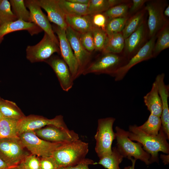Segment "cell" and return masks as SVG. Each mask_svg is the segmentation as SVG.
<instances>
[{
    "mask_svg": "<svg viewBox=\"0 0 169 169\" xmlns=\"http://www.w3.org/2000/svg\"><path fill=\"white\" fill-rule=\"evenodd\" d=\"M128 131L129 138L141 144L143 149L151 156L150 164L159 162L158 153L161 151L168 154L169 145L167 137L162 126L158 135L153 136L147 135L141 131L136 125H130Z\"/></svg>",
    "mask_w": 169,
    "mask_h": 169,
    "instance_id": "1",
    "label": "cell"
},
{
    "mask_svg": "<svg viewBox=\"0 0 169 169\" xmlns=\"http://www.w3.org/2000/svg\"><path fill=\"white\" fill-rule=\"evenodd\" d=\"M88 151V143L79 139L64 144L54 152L52 156L59 168L70 167L84 159Z\"/></svg>",
    "mask_w": 169,
    "mask_h": 169,
    "instance_id": "2",
    "label": "cell"
},
{
    "mask_svg": "<svg viewBox=\"0 0 169 169\" xmlns=\"http://www.w3.org/2000/svg\"><path fill=\"white\" fill-rule=\"evenodd\" d=\"M116 148L124 158L129 160L134 157L144 162L147 165L150 164V155L145 151L141 144L133 142L128 137V131L119 126L115 128Z\"/></svg>",
    "mask_w": 169,
    "mask_h": 169,
    "instance_id": "3",
    "label": "cell"
},
{
    "mask_svg": "<svg viewBox=\"0 0 169 169\" xmlns=\"http://www.w3.org/2000/svg\"><path fill=\"white\" fill-rule=\"evenodd\" d=\"M115 118L108 117L99 119L96 133L94 136L96 141L95 150L99 158L110 154L112 145L116 139L113 126Z\"/></svg>",
    "mask_w": 169,
    "mask_h": 169,
    "instance_id": "4",
    "label": "cell"
},
{
    "mask_svg": "<svg viewBox=\"0 0 169 169\" xmlns=\"http://www.w3.org/2000/svg\"><path fill=\"white\" fill-rule=\"evenodd\" d=\"M18 137L0 139V158L9 167L19 164L30 154Z\"/></svg>",
    "mask_w": 169,
    "mask_h": 169,
    "instance_id": "5",
    "label": "cell"
},
{
    "mask_svg": "<svg viewBox=\"0 0 169 169\" xmlns=\"http://www.w3.org/2000/svg\"><path fill=\"white\" fill-rule=\"evenodd\" d=\"M124 59L117 54L102 53L95 60L89 63L82 75L105 74L113 77L117 70L127 63L125 62Z\"/></svg>",
    "mask_w": 169,
    "mask_h": 169,
    "instance_id": "6",
    "label": "cell"
},
{
    "mask_svg": "<svg viewBox=\"0 0 169 169\" xmlns=\"http://www.w3.org/2000/svg\"><path fill=\"white\" fill-rule=\"evenodd\" d=\"M18 136L31 154L40 157L52 156L57 148L66 143L53 142L44 140L38 137L34 131L23 133Z\"/></svg>",
    "mask_w": 169,
    "mask_h": 169,
    "instance_id": "7",
    "label": "cell"
},
{
    "mask_svg": "<svg viewBox=\"0 0 169 169\" xmlns=\"http://www.w3.org/2000/svg\"><path fill=\"white\" fill-rule=\"evenodd\" d=\"M26 57L32 63L45 62L55 53L60 54L59 46L46 33L42 39L26 48Z\"/></svg>",
    "mask_w": 169,
    "mask_h": 169,
    "instance_id": "8",
    "label": "cell"
},
{
    "mask_svg": "<svg viewBox=\"0 0 169 169\" xmlns=\"http://www.w3.org/2000/svg\"><path fill=\"white\" fill-rule=\"evenodd\" d=\"M50 125L68 129L62 115H57L54 118L49 119L41 116L31 115L25 116L18 120L17 126V132L18 136L23 133L34 131Z\"/></svg>",
    "mask_w": 169,
    "mask_h": 169,
    "instance_id": "9",
    "label": "cell"
},
{
    "mask_svg": "<svg viewBox=\"0 0 169 169\" xmlns=\"http://www.w3.org/2000/svg\"><path fill=\"white\" fill-rule=\"evenodd\" d=\"M53 30L58 35L60 54L63 59L68 65L74 80L79 75V66L73 51L67 40L65 30L56 25L52 26Z\"/></svg>",
    "mask_w": 169,
    "mask_h": 169,
    "instance_id": "10",
    "label": "cell"
},
{
    "mask_svg": "<svg viewBox=\"0 0 169 169\" xmlns=\"http://www.w3.org/2000/svg\"><path fill=\"white\" fill-rule=\"evenodd\" d=\"M40 138L53 142L67 143L79 139V135L73 130L50 125L35 130Z\"/></svg>",
    "mask_w": 169,
    "mask_h": 169,
    "instance_id": "11",
    "label": "cell"
},
{
    "mask_svg": "<svg viewBox=\"0 0 169 169\" xmlns=\"http://www.w3.org/2000/svg\"><path fill=\"white\" fill-rule=\"evenodd\" d=\"M155 36L151 37L124 65L119 68L113 77L115 81L122 80L130 69L137 64L150 59L153 56V51L155 44Z\"/></svg>",
    "mask_w": 169,
    "mask_h": 169,
    "instance_id": "12",
    "label": "cell"
},
{
    "mask_svg": "<svg viewBox=\"0 0 169 169\" xmlns=\"http://www.w3.org/2000/svg\"><path fill=\"white\" fill-rule=\"evenodd\" d=\"M65 32L67 40L79 65L80 76L90 62L91 53L86 50L83 46L78 33L68 25Z\"/></svg>",
    "mask_w": 169,
    "mask_h": 169,
    "instance_id": "13",
    "label": "cell"
},
{
    "mask_svg": "<svg viewBox=\"0 0 169 169\" xmlns=\"http://www.w3.org/2000/svg\"><path fill=\"white\" fill-rule=\"evenodd\" d=\"M25 6L29 10L31 22L33 23L47 33L59 46L58 39L55 35L52 25L47 17L42 12L36 0H24Z\"/></svg>",
    "mask_w": 169,
    "mask_h": 169,
    "instance_id": "14",
    "label": "cell"
},
{
    "mask_svg": "<svg viewBox=\"0 0 169 169\" xmlns=\"http://www.w3.org/2000/svg\"><path fill=\"white\" fill-rule=\"evenodd\" d=\"M45 62L54 71L62 89L66 92L69 91L73 86L74 80L68 65L63 59L52 56Z\"/></svg>",
    "mask_w": 169,
    "mask_h": 169,
    "instance_id": "15",
    "label": "cell"
},
{
    "mask_svg": "<svg viewBox=\"0 0 169 169\" xmlns=\"http://www.w3.org/2000/svg\"><path fill=\"white\" fill-rule=\"evenodd\" d=\"M164 74H158L156 76V83L160 97L162 105V111L160 117L162 129L169 139V109L168 98L169 96V86L166 84L164 82Z\"/></svg>",
    "mask_w": 169,
    "mask_h": 169,
    "instance_id": "16",
    "label": "cell"
},
{
    "mask_svg": "<svg viewBox=\"0 0 169 169\" xmlns=\"http://www.w3.org/2000/svg\"><path fill=\"white\" fill-rule=\"evenodd\" d=\"M38 4L47 13L49 21L66 30L67 27L66 17L58 4V0H36Z\"/></svg>",
    "mask_w": 169,
    "mask_h": 169,
    "instance_id": "17",
    "label": "cell"
},
{
    "mask_svg": "<svg viewBox=\"0 0 169 169\" xmlns=\"http://www.w3.org/2000/svg\"><path fill=\"white\" fill-rule=\"evenodd\" d=\"M27 30L32 36L43 31L39 27L33 23L24 21L21 19L5 23L0 26V44L6 35L20 30Z\"/></svg>",
    "mask_w": 169,
    "mask_h": 169,
    "instance_id": "18",
    "label": "cell"
},
{
    "mask_svg": "<svg viewBox=\"0 0 169 169\" xmlns=\"http://www.w3.org/2000/svg\"><path fill=\"white\" fill-rule=\"evenodd\" d=\"M145 9L147 11L149 15L147 24L149 35L152 37L155 36L163 25L164 21L163 12L160 6L153 3L147 4Z\"/></svg>",
    "mask_w": 169,
    "mask_h": 169,
    "instance_id": "19",
    "label": "cell"
},
{
    "mask_svg": "<svg viewBox=\"0 0 169 169\" xmlns=\"http://www.w3.org/2000/svg\"><path fill=\"white\" fill-rule=\"evenodd\" d=\"M144 102L150 114L160 117L162 105L156 84L154 81L151 90L144 96Z\"/></svg>",
    "mask_w": 169,
    "mask_h": 169,
    "instance_id": "20",
    "label": "cell"
},
{
    "mask_svg": "<svg viewBox=\"0 0 169 169\" xmlns=\"http://www.w3.org/2000/svg\"><path fill=\"white\" fill-rule=\"evenodd\" d=\"M67 25L79 33H82L92 30L94 27L91 16H66Z\"/></svg>",
    "mask_w": 169,
    "mask_h": 169,
    "instance_id": "21",
    "label": "cell"
},
{
    "mask_svg": "<svg viewBox=\"0 0 169 169\" xmlns=\"http://www.w3.org/2000/svg\"><path fill=\"white\" fill-rule=\"evenodd\" d=\"M145 33L143 22L135 31L125 39V53L128 60L134 55V53L141 43Z\"/></svg>",
    "mask_w": 169,
    "mask_h": 169,
    "instance_id": "22",
    "label": "cell"
},
{
    "mask_svg": "<svg viewBox=\"0 0 169 169\" xmlns=\"http://www.w3.org/2000/svg\"><path fill=\"white\" fill-rule=\"evenodd\" d=\"M0 111L5 118L18 120L25 116L15 103L1 98Z\"/></svg>",
    "mask_w": 169,
    "mask_h": 169,
    "instance_id": "23",
    "label": "cell"
},
{
    "mask_svg": "<svg viewBox=\"0 0 169 169\" xmlns=\"http://www.w3.org/2000/svg\"><path fill=\"white\" fill-rule=\"evenodd\" d=\"M125 46V39L121 33L107 36L102 53L117 54L123 50Z\"/></svg>",
    "mask_w": 169,
    "mask_h": 169,
    "instance_id": "24",
    "label": "cell"
},
{
    "mask_svg": "<svg viewBox=\"0 0 169 169\" xmlns=\"http://www.w3.org/2000/svg\"><path fill=\"white\" fill-rule=\"evenodd\" d=\"M58 4L66 16L88 15V5L73 3L69 0H58Z\"/></svg>",
    "mask_w": 169,
    "mask_h": 169,
    "instance_id": "25",
    "label": "cell"
},
{
    "mask_svg": "<svg viewBox=\"0 0 169 169\" xmlns=\"http://www.w3.org/2000/svg\"><path fill=\"white\" fill-rule=\"evenodd\" d=\"M123 158L115 146L112 148V152L110 154L99 158V162H95L94 165L99 164L107 169H121L119 165Z\"/></svg>",
    "mask_w": 169,
    "mask_h": 169,
    "instance_id": "26",
    "label": "cell"
},
{
    "mask_svg": "<svg viewBox=\"0 0 169 169\" xmlns=\"http://www.w3.org/2000/svg\"><path fill=\"white\" fill-rule=\"evenodd\" d=\"M18 121L5 118L0 120V139L18 136L17 129Z\"/></svg>",
    "mask_w": 169,
    "mask_h": 169,
    "instance_id": "27",
    "label": "cell"
},
{
    "mask_svg": "<svg viewBox=\"0 0 169 169\" xmlns=\"http://www.w3.org/2000/svg\"><path fill=\"white\" fill-rule=\"evenodd\" d=\"M138 126L146 134L150 136H156L158 134L161 127V118L150 114L146 121L142 125Z\"/></svg>",
    "mask_w": 169,
    "mask_h": 169,
    "instance_id": "28",
    "label": "cell"
},
{
    "mask_svg": "<svg viewBox=\"0 0 169 169\" xmlns=\"http://www.w3.org/2000/svg\"><path fill=\"white\" fill-rule=\"evenodd\" d=\"M144 14V11H142L127 20L121 32L124 39L128 37L140 27L143 23Z\"/></svg>",
    "mask_w": 169,
    "mask_h": 169,
    "instance_id": "29",
    "label": "cell"
},
{
    "mask_svg": "<svg viewBox=\"0 0 169 169\" xmlns=\"http://www.w3.org/2000/svg\"><path fill=\"white\" fill-rule=\"evenodd\" d=\"M9 2L12 11L17 19L31 23L30 12L27 9L24 0H10Z\"/></svg>",
    "mask_w": 169,
    "mask_h": 169,
    "instance_id": "30",
    "label": "cell"
},
{
    "mask_svg": "<svg viewBox=\"0 0 169 169\" xmlns=\"http://www.w3.org/2000/svg\"><path fill=\"white\" fill-rule=\"evenodd\" d=\"M127 19L126 17L107 19L105 29L107 36L121 32Z\"/></svg>",
    "mask_w": 169,
    "mask_h": 169,
    "instance_id": "31",
    "label": "cell"
},
{
    "mask_svg": "<svg viewBox=\"0 0 169 169\" xmlns=\"http://www.w3.org/2000/svg\"><path fill=\"white\" fill-rule=\"evenodd\" d=\"M17 20V17L11 9L9 1L7 0H1L0 2V26Z\"/></svg>",
    "mask_w": 169,
    "mask_h": 169,
    "instance_id": "32",
    "label": "cell"
},
{
    "mask_svg": "<svg viewBox=\"0 0 169 169\" xmlns=\"http://www.w3.org/2000/svg\"><path fill=\"white\" fill-rule=\"evenodd\" d=\"M169 47V29L167 26L163 28L159 35L153 49V56Z\"/></svg>",
    "mask_w": 169,
    "mask_h": 169,
    "instance_id": "33",
    "label": "cell"
},
{
    "mask_svg": "<svg viewBox=\"0 0 169 169\" xmlns=\"http://www.w3.org/2000/svg\"><path fill=\"white\" fill-rule=\"evenodd\" d=\"M111 7L109 0H90L88 6V15L92 16L104 12Z\"/></svg>",
    "mask_w": 169,
    "mask_h": 169,
    "instance_id": "34",
    "label": "cell"
},
{
    "mask_svg": "<svg viewBox=\"0 0 169 169\" xmlns=\"http://www.w3.org/2000/svg\"><path fill=\"white\" fill-rule=\"evenodd\" d=\"M129 6L125 4H119L109 8L103 13L107 20L113 18L126 17Z\"/></svg>",
    "mask_w": 169,
    "mask_h": 169,
    "instance_id": "35",
    "label": "cell"
},
{
    "mask_svg": "<svg viewBox=\"0 0 169 169\" xmlns=\"http://www.w3.org/2000/svg\"><path fill=\"white\" fill-rule=\"evenodd\" d=\"M92 32L95 50L102 51L107 38L106 32L102 29L95 27L93 28Z\"/></svg>",
    "mask_w": 169,
    "mask_h": 169,
    "instance_id": "36",
    "label": "cell"
},
{
    "mask_svg": "<svg viewBox=\"0 0 169 169\" xmlns=\"http://www.w3.org/2000/svg\"><path fill=\"white\" fill-rule=\"evenodd\" d=\"M20 164L26 169H41L40 159L31 154L26 156Z\"/></svg>",
    "mask_w": 169,
    "mask_h": 169,
    "instance_id": "37",
    "label": "cell"
},
{
    "mask_svg": "<svg viewBox=\"0 0 169 169\" xmlns=\"http://www.w3.org/2000/svg\"><path fill=\"white\" fill-rule=\"evenodd\" d=\"M79 34L81 44L86 50L91 53L95 50L92 30Z\"/></svg>",
    "mask_w": 169,
    "mask_h": 169,
    "instance_id": "38",
    "label": "cell"
},
{
    "mask_svg": "<svg viewBox=\"0 0 169 169\" xmlns=\"http://www.w3.org/2000/svg\"><path fill=\"white\" fill-rule=\"evenodd\" d=\"M41 169H59V167L54 159L52 156L41 157Z\"/></svg>",
    "mask_w": 169,
    "mask_h": 169,
    "instance_id": "39",
    "label": "cell"
},
{
    "mask_svg": "<svg viewBox=\"0 0 169 169\" xmlns=\"http://www.w3.org/2000/svg\"><path fill=\"white\" fill-rule=\"evenodd\" d=\"M92 17V21L94 27L100 28L105 31L107 19L105 16L102 13L95 14Z\"/></svg>",
    "mask_w": 169,
    "mask_h": 169,
    "instance_id": "40",
    "label": "cell"
},
{
    "mask_svg": "<svg viewBox=\"0 0 169 169\" xmlns=\"http://www.w3.org/2000/svg\"><path fill=\"white\" fill-rule=\"evenodd\" d=\"M94 161L90 159L85 158L78 164L72 166L60 167L59 169H90V165H94Z\"/></svg>",
    "mask_w": 169,
    "mask_h": 169,
    "instance_id": "41",
    "label": "cell"
},
{
    "mask_svg": "<svg viewBox=\"0 0 169 169\" xmlns=\"http://www.w3.org/2000/svg\"><path fill=\"white\" fill-rule=\"evenodd\" d=\"M147 1L146 0H133L130 12H134L139 8Z\"/></svg>",
    "mask_w": 169,
    "mask_h": 169,
    "instance_id": "42",
    "label": "cell"
},
{
    "mask_svg": "<svg viewBox=\"0 0 169 169\" xmlns=\"http://www.w3.org/2000/svg\"><path fill=\"white\" fill-rule=\"evenodd\" d=\"M73 3L82 5H88L90 0H69Z\"/></svg>",
    "mask_w": 169,
    "mask_h": 169,
    "instance_id": "43",
    "label": "cell"
},
{
    "mask_svg": "<svg viewBox=\"0 0 169 169\" xmlns=\"http://www.w3.org/2000/svg\"><path fill=\"white\" fill-rule=\"evenodd\" d=\"M169 154L165 155L161 154L160 156V158L163 160V162L164 165L168 164L169 163Z\"/></svg>",
    "mask_w": 169,
    "mask_h": 169,
    "instance_id": "44",
    "label": "cell"
},
{
    "mask_svg": "<svg viewBox=\"0 0 169 169\" xmlns=\"http://www.w3.org/2000/svg\"><path fill=\"white\" fill-rule=\"evenodd\" d=\"M131 160L132 162L131 166L125 167L124 169H135V163L136 160L132 158L131 159Z\"/></svg>",
    "mask_w": 169,
    "mask_h": 169,
    "instance_id": "45",
    "label": "cell"
},
{
    "mask_svg": "<svg viewBox=\"0 0 169 169\" xmlns=\"http://www.w3.org/2000/svg\"><path fill=\"white\" fill-rule=\"evenodd\" d=\"M8 167L5 162L0 158V169H7Z\"/></svg>",
    "mask_w": 169,
    "mask_h": 169,
    "instance_id": "46",
    "label": "cell"
},
{
    "mask_svg": "<svg viewBox=\"0 0 169 169\" xmlns=\"http://www.w3.org/2000/svg\"><path fill=\"white\" fill-rule=\"evenodd\" d=\"M7 169H26L21 164H19L18 165L9 167Z\"/></svg>",
    "mask_w": 169,
    "mask_h": 169,
    "instance_id": "47",
    "label": "cell"
},
{
    "mask_svg": "<svg viewBox=\"0 0 169 169\" xmlns=\"http://www.w3.org/2000/svg\"><path fill=\"white\" fill-rule=\"evenodd\" d=\"M165 16L169 17V6H168L165 10L164 12Z\"/></svg>",
    "mask_w": 169,
    "mask_h": 169,
    "instance_id": "48",
    "label": "cell"
},
{
    "mask_svg": "<svg viewBox=\"0 0 169 169\" xmlns=\"http://www.w3.org/2000/svg\"><path fill=\"white\" fill-rule=\"evenodd\" d=\"M3 118H4V117L0 111V120H1Z\"/></svg>",
    "mask_w": 169,
    "mask_h": 169,
    "instance_id": "49",
    "label": "cell"
},
{
    "mask_svg": "<svg viewBox=\"0 0 169 169\" xmlns=\"http://www.w3.org/2000/svg\"><path fill=\"white\" fill-rule=\"evenodd\" d=\"M1 1V0H0V2Z\"/></svg>",
    "mask_w": 169,
    "mask_h": 169,
    "instance_id": "50",
    "label": "cell"
},
{
    "mask_svg": "<svg viewBox=\"0 0 169 169\" xmlns=\"http://www.w3.org/2000/svg\"><path fill=\"white\" fill-rule=\"evenodd\" d=\"M1 98V97H0V98Z\"/></svg>",
    "mask_w": 169,
    "mask_h": 169,
    "instance_id": "51",
    "label": "cell"
}]
</instances>
